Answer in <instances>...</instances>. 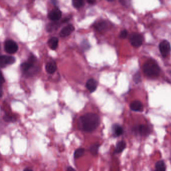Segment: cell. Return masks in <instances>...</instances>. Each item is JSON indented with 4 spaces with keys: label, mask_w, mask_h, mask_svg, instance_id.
<instances>
[{
    "label": "cell",
    "mask_w": 171,
    "mask_h": 171,
    "mask_svg": "<svg viewBox=\"0 0 171 171\" xmlns=\"http://www.w3.org/2000/svg\"><path fill=\"white\" fill-rule=\"evenodd\" d=\"M100 123L99 117L96 114L88 113L82 115L78 120V128L81 130L91 133L99 127Z\"/></svg>",
    "instance_id": "obj_1"
},
{
    "label": "cell",
    "mask_w": 171,
    "mask_h": 171,
    "mask_svg": "<svg viewBox=\"0 0 171 171\" xmlns=\"http://www.w3.org/2000/svg\"><path fill=\"white\" fill-rule=\"evenodd\" d=\"M143 71L146 75L155 78L160 74V69L155 61L150 60L143 65Z\"/></svg>",
    "instance_id": "obj_2"
},
{
    "label": "cell",
    "mask_w": 171,
    "mask_h": 171,
    "mask_svg": "<svg viewBox=\"0 0 171 171\" xmlns=\"http://www.w3.org/2000/svg\"><path fill=\"white\" fill-rule=\"evenodd\" d=\"M4 48L5 51L9 54H14L18 50V45L13 40H8L5 42Z\"/></svg>",
    "instance_id": "obj_3"
},
{
    "label": "cell",
    "mask_w": 171,
    "mask_h": 171,
    "mask_svg": "<svg viewBox=\"0 0 171 171\" xmlns=\"http://www.w3.org/2000/svg\"><path fill=\"white\" fill-rule=\"evenodd\" d=\"M16 62V58L13 56L3 55L0 56V67L4 68L14 64Z\"/></svg>",
    "instance_id": "obj_4"
},
{
    "label": "cell",
    "mask_w": 171,
    "mask_h": 171,
    "mask_svg": "<svg viewBox=\"0 0 171 171\" xmlns=\"http://www.w3.org/2000/svg\"><path fill=\"white\" fill-rule=\"evenodd\" d=\"M130 41L133 46L135 47H138L143 44V38L141 35L137 33H133L130 35Z\"/></svg>",
    "instance_id": "obj_5"
},
{
    "label": "cell",
    "mask_w": 171,
    "mask_h": 171,
    "mask_svg": "<svg viewBox=\"0 0 171 171\" xmlns=\"http://www.w3.org/2000/svg\"><path fill=\"white\" fill-rule=\"evenodd\" d=\"M35 61H36V58L34 56H31L29 58L28 61L23 63L21 65V69L22 71L24 73L28 72V71L33 67Z\"/></svg>",
    "instance_id": "obj_6"
},
{
    "label": "cell",
    "mask_w": 171,
    "mask_h": 171,
    "mask_svg": "<svg viewBox=\"0 0 171 171\" xmlns=\"http://www.w3.org/2000/svg\"><path fill=\"white\" fill-rule=\"evenodd\" d=\"M159 49L162 55L164 57H166L170 52V44L167 40H163L159 45Z\"/></svg>",
    "instance_id": "obj_7"
},
{
    "label": "cell",
    "mask_w": 171,
    "mask_h": 171,
    "mask_svg": "<svg viewBox=\"0 0 171 171\" xmlns=\"http://www.w3.org/2000/svg\"><path fill=\"white\" fill-rule=\"evenodd\" d=\"M62 13L61 11L57 8H55L50 12L48 14V18L50 20L56 21L61 18Z\"/></svg>",
    "instance_id": "obj_8"
},
{
    "label": "cell",
    "mask_w": 171,
    "mask_h": 171,
    "mask_svg": "<svg viewBox=\"0 0 171 171\" xmlns=\"http://www.w3.org/2000/svg\"><path fill=\"white\" fill-rule=\"evenodd\" d=\"M75 28L72 24H69L66 26L64 27L60 32V36L61 37H65L68 36L74 31Z\"/></svg>",
    "instance_id": "obj_9"
},
{
    "label": "cell",
    "mask_w": 171,
    "mask_h": 171,
    "mask_svg": "<svg viewBox=\"0 0 171 171\" xmlns=\"http://www.w3.org/2000/svg\"><path fill=\"white\" fill-rule=\"evenodd\" d=\"M97 87V82L93 78L88 79L86 83V87L91 93L96 91Z\"/></svg>",
    "instance_id": "obj_10"
},
{
    "label": "cell",
    "mask_w": 171,
    "mask_h": 171,
    "mask_svg": "<svg viewBox=\"0 0 171 171\" xmlns=\"http://www.w3.org/2000/svg\"><path fill=\"white\" fill-rule=\"evenodd\" d=\"M130 108L133 111L141 112L143 110V106L140 101H135L132 102L130 105Z\"/></svg>",
    "instance_id": "obj_11"
},
{
    "label": "cell",
    "mask_w": 171,
    "mask_h": 171,
    "mask_svg": "<svg viewBox=\"0 0 171 171\" xmlns=\"http://www.w3.org/2000/svg\"><path fill=\"white\" fill-rule=\"evenodd\" d=\"M57 66H56V63L54 61L49 62L46 64L45 66V69L47 72L49 74H52L56 70Z\"/></svg>",
    "instance_id": "obj_12"
},
{
    "label": "cell",
    "mask_w": 171,
    "mask_h": 171,
    "mask_svg": "<svg viewBox=\"0 0 171 171\" xmlns=\"http://www.w3.org/2000/svg\"><path fill=\"white\" fill-rule=\"evenodd\" d=\"M112 132L114 136L119 137L123 133V129L119 125L114 124L112 128Z\"/></svg>",
    "instance_id": "obj_13"
},
{
    "label": "cell",
    "mask_w": 171,
    "mask_h": 171,
    "mask_svg": "<svg viewBox=\"0 0 171 171\" xmlns=\"http://www.w3.org/2000/svg\"><path fill=\"white\" fill-rule=\"evenodd\" d=\"M126 148V143L123 141H120L117 143L115 146V153L119 154L122 153Z\"/></svg>",
    "instance_id": "obj_14"
},
{
    "label": "cell",
    "mask_w": 171,
    "mask_h": 171,
    "mask_svg": "<svg viewBox=\"0 0 171 171\" xmlns=\"http://www.w3.org/2000/svg\"><path fill=\"white\" fill-rule=\"evenodd\" d=\"M48 43L50 48H51V49L54 50L57 48L58 39L57 37H52L48 40Z\"/></svg>",
    "instance_id": "obj_15"
},
{
    "label": "cell",
    "mask_w": 171,
    "mask_h": 171,
    "mask_svg": "<svg viewBox=\"0 0 171 171\" xmlns=\"http://www.w3.org/2000/svg\"><path fill=\"white\" fill-rule=\"evenodd\" d=\"M138 133L140 135H147L150 133V128H149V127H147L146 125H140L138 127Z\"/></svg>",
    "instance_id": "obj_16"
},
{
    "label": "cell",
    "mask_w": 171,
    "mask_h": 171,
    "mask_svg": "<svg viewBox=\"0 0 171 171\" xmlns=\"http://www.w3.org/2000/svg\"><path fill=\"white\" fill-rule=\"evenodd\" d=\"M96 29L99 31L101 32L105 30L107 27V23L105 21L99 22L96 25Z\"/></svg>",
    "instance_id": "obj_17"
},
{
    "label": "cell",
    "mask_w": 171,
    "mask_h": 171,
    "mask_svg": "<svg viewBox=\"0 0 171 171\" xmlns=\"http://www.w3.org/2000/svg\"><path fill=\"white\" fill-rule=\"evenodd\" d=\"M156 170L157 171H166V166L164 162L161 160L157 162L155 165Z\"/></svg>",
    "instance_id": "obj_18"
},
{
    "label": "cell",
    "mask_w": 171,
    "mask_h": 171,
    "mask_svg": "<svg viewBox=\"0 0 171 171\" xmlns=\"http://www.w3.org/2000/svg\"><path fill=\"white\" fill-rule=\"evenodd\" d=\"M85 150L83 148H78L74 151V157L75 159L80 158L84 155Z\"/></svg>",
    "instance_id": "obj_19"
},
{
    "label": "cell",
    "mask_w": 171,
    "mask_h": 171,
    "mask_svg": "<svg viewBox=\"0 0 171 171\" xmlns=\"http://www.w3.org/2000/svg\"><path fill=\"white\" fill-rule=\"evenodd\" d=\"M99 147V145L98 143H95L91 146L89 151L92 155L96 156L97 155Z\"/></svg>",
    "instance_id": "obj_20"
},
{
    "label": "cell",
    "mask_w": 171,
    "mask_h": 171,
    "mask_svg": "<svg viewBox=\"0 0 171 171\" xmlns=\"http://www.w3.org/2000/svg\"><path fill=\"white\" fill-rule=\"evenodd\" d=\"M72 4L73 6L76 8H80L84 6V1L83 0H73Z\"/></svg>",
    "instance_id": "obj_21"
},
{
    "label": "cell",
    "mask_w": 171,
    "mask_h": 171,
    "mask_svg": "<svg viewBox=\"0 0 171 171\" xmlns=\"http://www.w3.org/2000/svg\"><path fill=\"white\" fill-rule=\"evenodd\" d=\"M133 81L135 83H138L141 81V77L139 73H137L133 76Z\"/></svg>",
    "instance_id": "obj_22"
},
{
    "label": "cell",
    "mask_w": 171,
    "mask_h": 171,
    "mask_svg": "<svg viewBox=\"0 0 171 171\" xmlns=\"http://www.w3.org/2000/svg\"><path fill=\"white\" fill-rule=\"evenodd\" d=\"M4 120L7 122H13L14 120V118L13 117H12L11 115L8 114H6L4 117Z\"/></svg>",
    "instance_id": "obj_23"
},
{
    "label": "cell",
    "mask_w": 171,
    "mask_h": 171,
    "mask_svg": "<svg viewBox=\"0 0 171 171\" xmlns=\"http://www.w3.org/2000/svg\"><path fill=\"white\" fill-rule=\"evenodd\" d=\"M128 31L126 30H123L121 31L120 34V37L122 39H125L128 36Z\"/></svg>",
    "instance_id": "obj_24"
},
{
    "label": "cell",
    "mask_w": 171,
    "mask_h": 171,
    "mask_svg": "<svg viewBox=\"0 0 171 171\" xmlns=\"http://www.w3.org/2000/svg\"><path fill=\"white\" fill-rule=\"evenodd\" d=\"M5 78H4L3 75L2 74L1 71L0 70V84H3L5 82Z\"/></svg>",
    "instance_id": "obj_25"
},
{
    "label": "cell",
    "mask_w": 171,
    "mask_h": 171,
    "mask_svg": "<svg viewBox=\"0 0 171 171\" xmlns=\"http://www.w3.org/2000/svg\"><path fill=\"white\" fill-rule=\"evenodd\" d=\"M66 171H76L75 170L73 169V168H72L71 167H68L67 169L66 170Z\"/></svg>",
    "instance_id": "obj_26"
},
{
    "label": "cell",
    "mask_w": 171,
    "mask_h": 171,
    "mask_svg": "<svg viewBox=\"0 0 171 171\" xmlns=\"http://www.w3.org/2000/svg\"><path fill=\"white\" fill-rule=\"evenodd\" d=\"M2 96H3V89L2 86H0V98L2 97Z\"/></svg>",
    "instance_id": "obj_27"
},
{
    "label": "cell",
    "mask_w": 171,
    "mask_h": 171,
    "mask_svg": "<svg viewBox=\"0 0 171 171\" xmlns=\"http://www.w3.org/2000/svg\"><path fill=\"white\" fill-rule=\"evenodd\" d=\"M87 2L90 4H93L96 3V1H88Z\"/></svg>",
    "instance_id": "obj_28"
},
{
    "label": "cell",
    "mask_w": 171,
    "mask_h": 171,
    "mask_svg": "<svg viewBox=\"0 0 171 171\" xmlns=\"http://www.w3.org/2000/svg\"><path fill=\"white\" fill-rule=\"evenodd\" d=\"M24 171H33V170L31 169V168H26V169H25L24 170Z\"/></svg>",
    "instance_id": "obj_29"
},
{
    "label": "cell",
    "mask_w": 171,
    "mask_h": 171,
    "mask_svg": "<svg viewBox=\"0 0 171 171\" xmlns=\"http://www.w3.org/2000/svg\"><path fill=\"white\" fill-rule=\"evenodd\" d=\"M0 50H1V46H0Z\"/></svg>",
    "instance_id": "obj_30"
},
{
    "label": "cell",
    "mask_w": 171,
    "mask_h": 171,
    "mask_svg": "<svg viewBox=\"0 0 171 171\" xmlns=\"http://www.w3.org/2000/svg\"></svg>",
    "instance_id": "obj_31"
}]
</instances>
